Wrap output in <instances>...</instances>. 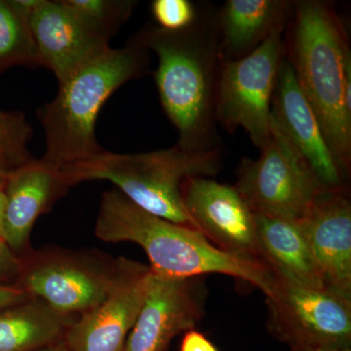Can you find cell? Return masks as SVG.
<instances>
[{
	"label": "cell",
	"instance_id": "ffe728a7",
	"mask_svg": "<svg viewBox=\"0 0 351 351\" xmlns=\"http://www.w3.org/2000/svg\"><path fill=\"white\" fill-rule=\"evenodd\" d=\"M39 0H0V73L13 66H41L29 27Z\"/></svg>",
	"mask_w": 351,
	"mask_h": 351
},
{
	"label": "cell",
	"instance_id": "ba28073f",
	"mask_svg": "<svg viewBox=\"0 0 351 351\" xmlns=\"http://www.w3.org/2000/svg\"><path fill=\"white\" fill-rule=\"evenodd\" d=\"M257 159L244 158L235 189L255 214L300 221L323 193L311 171L278 128Z\"/></svg>",
	"mask_w": 351,
	"mask_h": 351
},
{
	"label": "cell",
	"instance_id": "7402d4cb",
	"mask_svg": "<svg viewBox=\"0 0 351 351\" xmlns=\"http://www.w3.org/2000/svg\"><path fill=\"white\" fill-rule=\"evenodd\" d=\"M112 38L128 21L138 2L134 0H66Z\"/></svg>",
	"mask_w": 351,
	"mask_h": 351
},
{
	"label": "cell",
	"instance_id": "f546056e",
	"mask_svg": "<svg viewBox=\"0 0 351 351\" xmlns=\"http://www.w3.org/2000/svg\"><path fill=\"white\" fill-rule=\"evenodd\" d=\"M295 351H314V350H295ZM335 351H351V350H335Z\"/></svg>",
	"mask_w": 351,
	"mask_h": 351
},
{
	"label": "cell",
	"instance_id": "4316f807",
	"mask_svg": "<svg viewBox=\"0 0 351 351\" xmlns=\"http://www.w3.org/2000/svg\"><path fill=\"white\" fill-rule=\"evenodd\" d=\"M6 177H0V250H7L9 248L6 246L3 237V219L4 212H5V182Z\"/></svg>",
	"mask_w": 351,
	"mask_h": 351
},
{
	"label": "cell",
	"instance_id": "83f0119b",
	"mask_svg": "<svg viewBox=\"0 0 351 351\" xmlns=\"http://www.w3.org/2000/svg\"><path fill=\"white\" fill-rule=\"evenodd\" d=\"M34 351H69V350L66 348V343H64V339H62L56 343H51V345L43 346V348Z\"/></svg>",
	"mask_w": 351,
	"mask_h": 351
},
{
	"label": "cell",
	"instance_id": "44dd1931",
	"mask_svg": "<svg viewBox=\"0 0 351 351\" xmlns=\"http://www.w3.org/2000/svg\"><path fill=\"white\" fill-rule=\"evenodd\" d=\"M32 137L24 113L0 110V166L7 172L34 160L27 147Z\"/></svg>",
	"mask_w": 351,
	"mask_h": 351
},
{
	"label": "cell",
	"instance_id": "5bb4252c",
	"mask_svg": "<svg viewBox=\"0 0 351 351\" xmlns=\"http://www.w3.org/2000/svg\"><path fill=\"white\" fill-rule=\"evenodd\" d=\"M151 272L149 265L128 261L108 297L69 326L64 337L69 351H123L144 304Z\"/></svg>",
	"mask_w": 351,
	"mask_h": 351
},
{
	"label": "cell",
	"instance_id": "9c48e42d",
	"mask_svg": "<svg viewBox=\"0 0 351 351\" xmlns=\"http://www.w3.org/2000/svg\"><path fill=\"white\" fill-rule=\"evenodd\" d=\"M267 301L270 332L292 351L350 350V299L276 279Z\"/></svg>",
	"mask_w": 351,
	"mask_h": 351
},
{
	"label": "cell",
	"instance_id": "cb8c5ba5",
	"mask_svg": "<svg viewBox=\"0 0 351 351\" xmlns=\"http://www.w3.org/2000/svg\"><path fill=\"white\" fill-rule=\"evenodd\" d=\"M181 351H218L201 332L189 330L182 339Z\"/></svg>",
	"mask_w": 351,
	"mask_h": 351
},
{
	"label": "cell",
	"instance_id": "2e32d148",
	"mask_svg": "<svg viewBox=\"0 0 351 351\" xmlns=\"http://www.w3.org/2000/svg\"><path fill=\"white\" fill-rule=\"evenodd\" d=\"M68 191L60 171L41 159L7 174L3 237L14 255L20 258L32 250L29 237L36 219Z\"/></svg>",
	"mask_w": 351,
	"mask_h": 351
},
{
	"label": "cell",
	"instance_id": "603a6c76",
	"mask_svg": "<svg viewBox=\"0 0 351 351\" xmlns=\"http://www.w3.org/2000/svg\"><path fill=\"white\" fill-rule=\"evenodd\" d=\"M152 12L157 27L165 31H181L195 22L197 4L189 0H154Z\"/></svg>",
	"mask_w": 351,
	"mask_h": 351
},
{
	"label": "cell",
	"instance_id": "277c9868",
	"mask_svg": "<svg viewBox=\"0 0 351 351\" xmlns=\"http://www.w3.org/2000/svg\"><path fill=\"white\" fill-rule=\"evenodd\" d=\"M149 66V49L133 36L58 83L54 100L38 110L46 138L41 160L61 168L103 152L95 134L101 107L124 83L147 75Z\"/></svg>",
	"mask_w": 351,
	"mask_h": 351
},
{
	"label": "cell",
	"instance_id": "484cf974",
	"mask_svg": "<svg viewBox=\"0 0 351 351\" xmlns=\"http://www.w3.org/2000/svg\"><path fill=\"white\" fill-rule=\"evenodd\" d=\"M19 258L10 250H0V281L15 278L17 280Z\"/></svg>",
	"mask_w": 351,
	"mask_h": 351
},
{
	"label": "cell",
	"instance_id": "6da1fadb",
	"mask_svg": "<svg viewBox=\"0 0 351 351\" xmlns=\"http://www.w3.org/2000/svg\"><path fill=\"white\" fill-rule=\"evenodd\" d=\"M134 36L158 59L154 80L164 112L179 133L177 145L191 152L221 151L216 113L223 64L218 9L197 4L195 22L186 29L147 25Z\"/></svg>",
	"mask_w": 351,
	"mask_h": 351
},
{
	"label": "cell",
	"instance_id": "ac0fdd59",
	"mask_svg": "<svg viewBox=\"0 0 351 351\" xmlns=\"http://www.w3.org/2000/svg\"><path fill=\"white\" fill-rule=\"evenodd\" d=\"M263 265L277 280L290 285L325 289L311 245L299 221L255 214Z\"/></svg>",
	"mask_w": 351,
	"mask_h": 351
},
{
	"label": "cell",
	"instance_id": "5b68a950",
	"mask_svg": "<svg viewBox=\"0 0 351 351\" xmlns=\"http://www.w3.org/2000/svg\"><path fill=\"white\" fill-rule=\"evenodd\" d=\"M223 168V149L191 152L176 144L137 154L105 151L58 168L68 188L87 181H108L145 211L178 225L196 228L186 213L182 189L193 178H211Z\"/></svg>",
	"mask_w": 351,
	"mask_h": 351
},
{
	"label": "cell",
	"instance_id": "8fae6325",
	"mask_svg": "<svg viewBox=\"0 0 351 351\" xmlns=\"http://www.w3.org/2000/svg\"><path fill=\"white\" fill-rule=\"evenodd\" d=\"M198 278L152 269L144 304L123 351H165L177 335L193 330L204 313L206 295Z\"/></svg>",
	"mask_w": 351,
	"mask_h": 351
},
{
	"label": "cell",
	"instance_id": "9a60e30c",
	"mask_svg": "<svg viewBox=\"0 0 351 351\" xmlns=\"http://www.w3.org/2000/svg\"><path fill=\"white\" fill-rule=\"evenodd\" d=\"M299 223L324 288L351 300V204L348 195L323 191Z\"/></svg>",
	"mask_w": 351,
	"mask_h": 351
},
{
	"label": "cell",
	"instance_id": "3957f363",
	"mask_svg": "<svg viewBox=\"0 0 351 351\" xmlns=\"http://www.w3.org/2000/svg\"><path fill=\"white\" fill-rule=\"evenodd\" d=\"M95 234L105 242H133L142 247L149 267L173 277L223 274L241 279L269 297L276 278L267 267L219 250L195 228L149 213L117 189L104 193Z\"/></svg>",
	"mask_w": 351,
	"mask_h": 351
},
{
	"label": "cell",
	"instance_id": "7c38bea8",
	"mask_svg": "<svg viewBox=\"0 0 351 351\" xmlns=\"http://www.w3.org/2000/svg\"><path fill=\"white\" fill-rule=\"evenodd\" d=\"M271 122L302 157L323 191L348 195V176L332 156L317 117L286 56L272 96Z\"/></svg>",
	"mask_w": 351,
	"mask_h": 351
},
{
	"label": "cell",
	"instance_id": "30bf717a",
	"mask_svg": "<svg viewBox=\"0 0 351 351\" xmlns=\"http://www.w3.org/2000/svg\"><path fill=\"white\" fill-rule=\"evenodd\" d=\"M182 195L196 228L217 248L233 257L265 265L258 249L255 213L234 186L211 178H193L184 182Z\"/></svg>",
	"mask_w": 351,
	"mask_h": 351
},
{
	"label": "cell",
	"instance_id": "e0dca14e",
	"mask_svg": "<svg viewBox=\"0 0 351 351\" xmlns=\"http://www.w3.org/2000/svg\"><path fill=\"white\" fill-rule=\"evenodd\" d=\"M292 0H228L218 10L219 53L223 62L250 54L292 20Z\"/></svg>",
	"mask_w": 351,
	"mask_h": 351
},
{
	"label": "cell",
	"instance_id": "f1b7e54d",
	"mask_svg": "<svg viewBox=\"0 0 351 351\" xmlns=\"http://www.w3.org/2000/svg\"><path fill=\"white\" fill-rule=\"evenodd\" d=\"M9 172H7L5 169H4L3 167H1L0 166V177H5L7 174H8Z\"/></svg>",
	"mask_w": 351,
	"mask_h": 351
},
{
	"label": "cell",
	"instance_id": "d6986e66",
	"mask_svg": "<svg viewBox=\"0 0 351 351\" xmlns=\"http://www.w3.org/2000/svg\"><path fill=\"white\" fill-rule=\"evenodd\" d=\"M75 319L29 298L0 311V351H34L56 343Z\"/></svg>",
	"mask_w": 351,
	"mask_h": 351
},
{
	"label": "cell",
	"instance_id": "8992f818",
	"mask_svg": "<svg viewBox=\"0 0 351 351\" xmlns=\"http://www.w3.org/2000/svg\"><path fill=\"white\" fill-rule=\"evenodd\" d=\"M128 261L94 250L32 249L19 258L15 284L57 313L77 318L108 297Z\"/></svg>",
	"mask_w": 351,
	"mask_h": 351
},
{
	"label": "cell",
	"instance_id": "4fadbf2b",
	"mask_svg": "<svg viewBox=\"0 0 351 351\" xmlns=\"http://www.w3.org/2000/svg\"><path fill=\"white\" fill-rule=\"evenodd\" d=\"M29 27L41 66L52 71L58 83L110 48V39L66 0H39Z\"/></svg>",
	"mask_w": 351,
	"mask_h": 351
},
{
	"label": "cell",
	"instance_id": "d4e9b609",
	"mask_svg": "<svg viewBox=\"0 0 351 351\" xmlns=\"http://www.w3.org/2000/svg\"><path fill=\"white\" fill-rule=\"evenodd\" d=\"M29 295L15 284L0 283V311L29 299Z\"/></svg>",
	"mask_w": 351,
	"mask_h": 351
},
{
	"label": "cell",
	"instance_id": "7a4b0ae2",
	"mask_svg": "<svg viewBox=\"0 0 351 351\" xmlns=\"http://www.w3.org/2000/svg\"><path fill=\"white\" fill-rule=\"evenodd\" d=\"M285 56L313 108L341 171L351 164V52L348 31L332 3L295 1Z\"/></svg>",
	"mask_w": 351,
	"mask_h": 351
},
{
	"label": "cell",
	"instance_id": "52a82bcc",
	"mask_svg": "<svg viewBox=\"0 0 351 351\" xmlns=\"http://www.w3.org/2000/svg\"><path fill=\"white\" fill-rule=\"evenodd\" d=\"M285 32H274L241 59L223 62L217 94V121L226 131L243 129L262 149L271 136V101L285 57Z\"/></svg>",
	"mask_w": 351,
	"mask_h": 351
}]
</instances>
